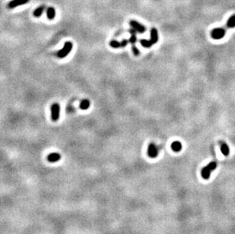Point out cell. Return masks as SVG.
Returning <instances> with one entry per match:
<instances>
[{
    "mask_svg": "<svg viewBox=\"0 0 235 234\" xmlns=\"http://www.w3.org/2000/svg\"><path fill=\"white\" fill-rule=\"evenodd\" d=\"M157 41H158V33H157V29L153 28L151 29V39L149 40H141L140 43L142 46L149 48L155 44Z\"/></svg>",
    "mask_w": 235,
    "mask_h": 234,
    "instance_id": "obj_1",
    "label": "cell"
},
{
    "mask_svg": "<svg viewBox=\"0 0 235 234\" xmlns=\"http://www.w3.org/2000/svg\"><path fill=\"white\" fill-rule=\"evenodd\" d=\"M217 167V164L215 162H211L206 166L202 168V172H201V174H202V178L204 179H209L210 177L211 173L212 171H214L215 170Z\"/></svg>",
    "mask_w": 235,
    "mask_h": 234,
    "instance_id": "obj_2",
    "label": "cell"
},
{
    "mask_svg": "<svg viewBox=\"0 0 235 234\" xmlns=\"http://www.w3.org/2000/svg\"><path fill=\"white\" fill-rule=\"evenodd\" d=\"M73 44L72 42H65L64 46H63L62 50H60V51L57 53V56L60 59H63L66 57L67 55L69 54V53L71 52V50H73Z\"/></svg>",
    "mask_w": 235,
    "mask_h": 234,
    "instance_id": "obj_3",
    "label": "cell"
},
{
    "mask_svg": "<svg viewBox=\"0 0 235 234\" xmlns=\"http://www.w3.org/2000/svg\"><path fill=\"white\" fill-rule=\"evenodd\" d=\"M226 34V30L223 28H215L211 31V36L213 39L220 40L222 39Z\"/></svg>",
    "mask_w": 235,
    "mask_h": 234,
    "instance_id": "obj_4",
    "label": "cell"
},
{
    "mask_svg": "<svg viewBox=\"0 0 235 234\" xmlns=\"http://www.w3.org/2000/svg\"><path fill=\"white\" fill-rule=\"evenodd\" d=\"M60 107L59 104L55 103L51 107V118L53 122H56L60 118Z\"/></svg>",
    "mask_w": 235,
    "mask_h": 234,
    "instance_id": "obj_5",
    "label": "cell"
},
{
    "mask_svg": "<svg viewBox=\"0 0 235 234\" xmlns=\"http://www.w3.org/2000/svg\"><path fill=\"white\" fill-rule=\"evenodd\" d=\"M130 26L132 27V28H133V29L136 32H138V33H143L144 32L146 31V28L144 25L139 23L138 21H135V20H131L130 21Z\"/></svg>",
    "mask_w": 235,
    "mask_h": 234,
    "instance_id": "obj_6",
    "label": "cell"
},
{
    "mask_svg": "<svg viewBox=\"0 0 235 234\" xmlns=\"http://www.w3.org/2000/svg\"><path fill=\"white\" fill-rule=\"evenodd\" d=\"M159 154V149L154 143H151L148 148V155L152 158H155Z\"/></svg>",
    "mask_w": 235,
    "mask_h": 234,
    "instance_id": "obj_7",
    "label": "cell"
},
{
    "mask_svg": "<svg viewBox=\"0 0 235 234\" xmlns=\"http://www.w3.org/2000/svg\"><path fill=\"white\" fill-rule=\"evenodd\" d=\"M28 2H29V0H11L8 3L7 7L9 9H11V8H15L18 7V6L27 4Z\"/></svg>",
    "mask_w": 235,
    "mask_h": 234,
    "instance_id": "obj_8",
    "label": "cell"
},
{
    "mask_svg": "<svg viewBox=\"0 0 235 234\" xmlns=\"http://www.w3.org/2000/svg\"><path fill=\"white\" fill-rule=\"evenodd\" d=\"M130 41L127 40H123L122 42H118L117 40H112L110 42V46L113 48H122L127 46Z\"/></svg>",
    "mask_w": 235,
    "mask_h": 234,
    "instance_id": "obj_9",
    "label": "cell"
},
{
    "mask_svg": "<svg viewBox=\"0 0 235 234\" xmlns=\"http://www.w3.org/2000/svg\"><path fill=\"white\" fill-rule=\"evenodd\" d=\"M61 159V155L58 153H51L47 156V161L50 163H55Z\"/></svg>",
    "mask_w": 235,
    "mask_h": 234,
    "instance_id": "obj_10",
    "label": "cell"
},
{
    "mask_svg": "<svg viewBox=\"0 0 235 234\" xmlns=\"http://www.w3.org/2000/svg\"><path fill=\"white\" fill-rule=\"evenodd\" d=\"M220 145H221V151L223 154V155L228 156L230 154L229 147L225 142L224 141H220Z\"/></svg>",
    "mask_w": 235,
    "mask_h": 234,
    "instance_id": "obj_11",
    "label": "cell"
},
{
    "mask_svg": "<svg viewBox=\"0 0 235 234\" xmlns=\"http://www.w3.org/2000/svg\"><path fill=\"white\" fill-rule=\"evenodd\" d=\"M130 33H131V38H130V39L129 40V41H130V43L132 44V46H135V43H136V40H137L136 31H135L133 28H132V29L130 30Z\"/></svg>",
    "mask_w": 235,
    "mask_h": 234,
    "instance_id": "obj_12",
    "label": "cell"
},
{
    "mask_svg": "<svg viewBox=\"0 0 235 234\" xmlns=\"http://www.w3.org/2000/svg\"><path fill=\"white\" fill-rule=\"evenodd\" d=\"M47 17L49 20H53L56 17V10L53 7H49L47 9Z\"/></svg>",
    "mask_w": 235,
    "mask_h": 234,
    "instance_id": "obj_13",
    "label": "cell"
},
{
    "mask_svg": "<svg viewBox=\"0 0 235 234\" xmlns=\"http://www.w3.org/2000/svg\"><path fill=\"white\" fill-rule=\"evenodd\" d=\"M45 7H46L45 6H39L38 8H36V9L33 11V16H34L35 18H39V17H41L42 15V14L43 13V11H44Z\"/></svg>",
    "mask_w": 235,
    "mask_h": 234,
    "instance_id": "obj_14",
    "label": "cell"
},
{
    "mask_svg": "<svg viewBox=\"0 0 235 234\" xmlns=\"http://www.w3.org/2000/svg\"><path fill=\"white\" fill-rule=\"evenodd\" d=\"M182 144H181L180 141H174V142L171 144V149L173 150L175 152H179L182 150Z\"/></svg>",
    "mask_w": 235,
    "mask_h": 234,
    "instance_id": "obj_15",
    "label": "cell"
},
{
    "mask_svg": "<svg viewBox=\"0 0 235 234\" xmlns=\"http://www.w3.org/2000/svg\"><path fill=\"white\" fill-rule=\"evenodd\" d=\"M226 27H227L228 28H235V14L233 15H231L229 18H228Z\"/></svg>",
    "mask_w": 235,
    "mask_h": 234,
    "instance_id": "obj_16",
    "label": "cell"
},
{
    "mask_svg": "<svg viewBox=\"0 0 235 234\" xmlns=\"http://www.w3.org/2000/svg\"><path fill=\"white\" fill-rule=\"evenodd\" d=\"M90 107V101L88 100H83L80 104V108L82 109H88Z\"/></svg>",
    "mask_w": 235,
    "mask_h": 234,
    "instance_id": "obj_17",
    "label": "cell"
},
{
    "mask_svg": "<svg viewBox=\"0 0 235 234\" xmlns=\"http://www.w3.org/2000/svg\"><path fill=\"white\" fill-rule=\"evenodd\" d=\"M132 52H133L134 55H139V54H140V52H139V50H138V48H137L135 46H132Z\"/></svg>",
    "mask_w": 235,
    "mask_h": 234,
    "instance_id": "obj_18",
    "label": "cell"
}]
</instances>
